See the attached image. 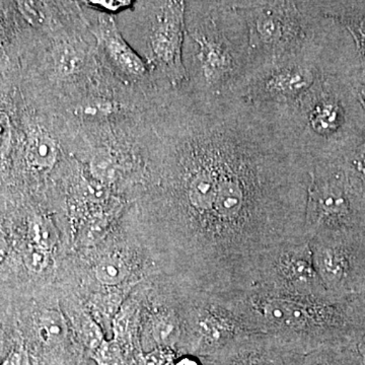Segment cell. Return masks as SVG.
Instances as JSON below:
<instances>
[{"mask_svg":"<svg viewBox=\"0 0 365 365\" xmlns=\"http://www.w3.org/2000/svg\"><path fill=\"white\" fill-rule=\"evenodd\" d=\"M163 102L155 158L177 217L196 235L206 294L241 299L276 250L307 242L313 160L271 106L190 86Z\"/></svg>","mask_w":365,"mask_h":365,"instance_id":"1","label":"cell"},{"mask_svg":"<svg viewBox=\"0 0 365 365\" xmlns=\"http://www.w3.org/2000/svg\"><path fill=\"white\" fill-rule=\"evenodd\" d=\"M182 59L194 90L240 96L248 72L249 32L232 1L186 2Z\"/></svg>","mask_w":365,"mask_h":365,"instance_id":"2","label":"cell"},{"mask_svg":"<svg viewBox=\"0 0 365 365\" xmlns=\"http://www.w3.org/2000/svg\"><path fill=\"white\" fill-rule=\"evenodd\" d=\"M251 333L280 336L316 349L348 325L339 300L252 289L227 304Z\"/></svg>","mask_w":365,"mask_h":365,"instance_id":"3","label":"cell"},{"mask_svg":"<svg viewBox=\"0 0 365 365\" xmlns=\"http://www.w3.org/2000/svg\"><path fill=\"white\" fill-rule=\"evenodd\" d=\"M232 4L248 26L247 76L255 67L282 58L302 47L317 16L311 1L257 0Z\"/></svg>","mask_w":365,"mask_h":365,"instance_id":"4","label":"cell"},{"mask_svg":"<svg viewBox=\"0 0 365 365\" xmlns=\"http://www.w3.org/2000/svg\"><path fill=\"white\" fill-rule=\"evenodd\" d=\"M146 40L150 64L172 86L189 83L182 59L186 38V2H153Z\"/></svg>","mask_w":365,"mask_h":365,"instance_id":"5","label":"cell"},{"mask_svg":"<svg viewBox=\"0 0 365 365\" xmlns=\"http://www.w3.org/2000/svg\"><path fill=\"white\" fill-rule=\"evenodd\" d=\"M353 203L340 174L328 165H314L307 193L306 237L344 235L352 227Z\"/></svg>","mask_w":365,"mask_h":365,"instance_id":"6","label":"cell"},{"mask_svg":"<svg viewBox=\"0 0 365 365\" xmlns=\"http://www.w3.org/2000/svg\"><path fill=\"white\" fill-rule=\"evenodd\" d=\"M252 289L297 297L333 299L314 268L309 241L276 250Z\"/></svg>","mask_w":365,"mask_h":365,"instance_id":"7","label":"cell"},{"mask_svg":"<svg viewBox=\"0 0 365 365\" xmlns=\"http://www.w3.org/2000/svg\"><path fill=\"white\" fill-rule=\"evenodd\" d=\"M312 350L280 336L252 333L232 341L215 354L222 365H302Z\"/></svg>","mask_w":365,"mask_h":365,"instance_id":"8","label":"cell"},{"mask_svg":"<svg viewBox=\"0 0 365 365\" xmlns=\"http://www.w3.org/2000/svg\"><path fill=\"white\" fill-rule=\"evenodd\" d=\"M344 241V235L316 237L309 241L314 268L333 299L350 282L354 272V252Z\"/></svg>","mask_w":365,"mask_h":365,"instance_id":"9","label":"cell"},{"mask_svg":"<svg viewBox=\"0 0 365 365\" xmlns=\"http://www.w3.org/2000/svg\"><path fill=\"white\" fill-rule=\"evenodd\" d=\"M98 38L104 46L108 56L126 76L139 78L146 73L148 66L143 57L137 54L122 37L116 24L111 18L101 20L98 26Z\"/></svg>","mask_w":365,"mask_h":365,"instance_id":"10","label":"cell"},{"mask_svg":"<svg viewBox=\"0 0 365 365\" xmlns=\"http://www.w3.org/2000/svg\"><path fill=\"white\" fill-rule=\"evenodd\" d=\"M311 2L316 13L339 21L341 25L344 26L351 33L365 63V9L347 6L345 9H334L329 6L328 2Z\"/></svg>","mask_w":365,"mask_h":365,"instance_id":"11","label":"cell"},{"mask_svg":"<svg viewBox=\"0 0 365 365\" xmlns=\"http://www.w3.org/2000/svg\"><path fill=\"white\" fill-rule=\"evenodd\" d=\"M182 322L178 312L163 309L153 319V339L162 348H170L181 340Z\"/></svg>","mask_w":365,"mask_h":365,"instance_id":"12","label":"cell"},{"mask_svg":"<svg viewBox=\"0 0 365 365\" xmlns=\"http://www.w3.org/2000/svg\"><path fill=\"white\" fill-rule=\"evenodd\" d=\"M57 153L56 143L51 137L38 132L29 140L26 160L36 169L48 170L56 163Z\"/></svg>","mask_w":365,"mask_h":365,"instance_id":"13","label":"cell"},{"mask_svg":"<svg viewBox=\"0 0 365 365\" xmlns=\"http://www.w3.org/2000/svg\"><path fill=\"white\" fill-rule=\"evenodd\" d=\"M68 328L63 314L56 309H49L41 314L38 334L46 344H57L66 339Z\"/></svg>","mask_w":365,"mask_h":365,"instance_id":"14","label":"cell"},{"mask_svg":"<svg viewBox=\"0 0 365 365\" xmlns=\"http://www.w3.org/2000/svg\"><path fill=\"white\" fill-rule=\"evenodd\" d=\"M98 282L108 287L120 284L127 277L128 269L122 259L107 257L98 262L95 270Z\"/></svg>","mask_w":365,"mask_h":365,"instance_id":"15","label":"cell"},{"mask_svg":"<svg viewBox=\"0 0 365 365\" xmlns=\"http://www.w3.org/2000/svg\"><path fill=\"white\" fill-rule=\"evenodd\" d=\"M31 239H32L31 245L49 252L56 246L57 242H58V235H57L56 228L53 227L52 223L40 218L33 222L32 228H31Z\"/></svg>","mask_w":365,"mask_h":365,"instance_id":"16","label":"cell"},{"mask_svg":"<svg viewBox=\"0 0 365 365\" xmlns=\"http://www.w3.org/2000/svg\"><path fill=\"white\" fill-rule=\"evenodd\" d=\"M24 263L31 272H43L49 264V252L30 245L24 255Z\"/></svg>","mask_w":365,"mask_h":365,"instance_id":"17","label":"cell"},{"mask_svg":"<svg viewBox=\"0 0 365 365\" xmlns=\"http://www.w3.org/2000/svg\"><path fill=\"white\" fill-rule=\"evenodd\" d=\"M91 173L98 181L111 182L116 177V165L111 158L106 155L97 157L91 163Z\"/></svg>","mask_w":365,"mask_h":365,"instance_id":"18","label":"cell"},{"mask_svg":"<svg viewBox=\"0 0 365 365\" xmlns=\"http://www.w3.org/2000/svg\"><path fill=\"white\" fill-rule=\"evenodd\" d=\"M78 56L71 46L62 45L56 51V66L62 73H71L78 64Z\"/></svg>","mask_w":365,"mask_h":365,"instance_id":"19","label":"cell"},{"mask_svg":"<svg viewBox=\"0 0 365 365\" xmlns=\"http://www.w3.org/2000/svg\"><path fill=\"white\" fill-rule=\"evenodd\" d=\"M83 339L91 349L98 350L104 344L102 331L93 322H88L83 327Z\"/></svg>","mask_w":365,"mask_h":365,"instance_id":"20","label":"cell"},{"mask_svg":"<svg viewBox=\"0 0 365 365\" xmlns=\"http://www.w3.org/2000/svg\"><path fill=\"white\" fill-rule=\"evenodd\" d=\"M86 4L91 6L97 7L100 11H105L107 14H115L118 11H123L125 9H128L133 2L131 0H111V1H88Z\"/></svg>","mask_w":365,"mask_h":365,"instance_id":"21","label":"cell"},{"mask_svg":"<svg viewBox=\"0 0 365 365\" xmlns=\"http://www.w3.org/2000/svg\"><path fill=\"white\" fill-rule=\"evenodd\" d=\"M0 365H30L26 350L21 346L14 348Z\"/></svg>","mask_w":365,"mask_h":365,"instance_id":"22","label":"cell"},{"mask_svg":"<svg viewBox=\"0 0 365 365\" xmlns=\"http://www.w3.org/2000/svg\"><path fill=\"white\" fill-rule=\"evenodd\" d=\"M322 346L307 353L302 365H330L326 359H324L323 355H322Z\"/></svg>","mask_w":365,"mask_h":365,"instance_id":"23","label":"cell"},{"mask_svg":"<svg viewBox=\"0 0 365 365\" xmlns=\"http://www.w3.org/2000/svg\"><path fill=\"white\" fill-rule=\"evenodd\" d=\"M9 138V119L4 113L0 112V150L6 148Z\"/></svg>","mask_w":365,"mask_h":365,"instance_id":"24","label":"cell"},{"mask_svg":"<svg viewBox=\"0 0 365 365\" xmlns=\"http://www.w3.org/2000/svg\"><path fill=\"white\" fill-rule=\"evenodd\" d=\"M174 365H201V362L195 356L184 355L175 360Z\"/></svg>","mask_w":365,"mask_h":365,"instance_id":"25","label":"cell"},{"mask_svg":"<svg viewBox=\"0 0 365 365\" xmlns=\"http://www.w3.org/2000/svg\"><path fill=\"white\" fill-rule=\"evenodd\" d=\"M7 255L6 242L2 237H0V263L4 261Z\"/></svg>","mask_w":365,"mask_h":365,"instance_id":"26","label":"cell"},{"mask_svg":"<svg viewBox=\"0 0 365 365\" xmlns=\"http://www.w3.org/2000/svg\"><path fill=\"white\" fill-rule=\"evenodd\" d=\"M357 350L359 354L361 355L362 359L365 361V335L362 336L361 339L357 343Z\"/></svg>","mask_w":365,"mask_h":365,"instance_id":"27","label":"cell"},{"mask_svg":"<svg viewBox=\"0 0 365 365\" xmlns=\"http://www.w3.org/2000/svg\"><path fill=\"white\" fill-rule=\"evenodd\" d=\"M359 97L360 104H361L362 107H364L365 110V85L362 86L361 88H360Z\"/></svg>","mask_w":365,"mask_h":365,"instance_id":"28","label":"cell"},{"mask_svg":"<svg viewBox=\"0 0 365 365\" xmlns=\"http://www.w3.org/2000/svg\"><path fill=\"white\" fill-rule=\"evenodd\" d=\"M4 343L2 338H0V359H2V355H4Z\"/></svg>","mask_w":365,"mask_h":365,"instance_id":"29","label":"cell"}]
</instances>
